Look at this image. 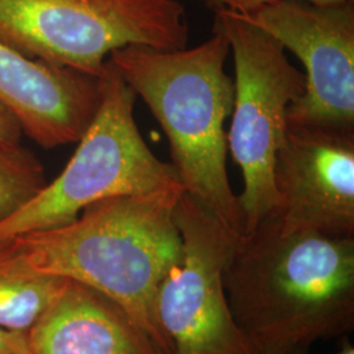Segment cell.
<instances>
[{"label":"cell","mask_w":354,"mask_h":354,"mask_svg":"<svg viewBox=\"0 0 354 354\" xmlns=\"http://www.w3.org/2000/svg\"><path fill=\"white\" fill-rule=\"evenodd\" d=\"M67 279L35 272L0 241V329L28 333L64 290Z\"/></svg>","instance_id":"cell-12"},{"label":"cell","mask_w":354,"mask_h":354,"mask_svg":"<svg viewBox=\"0 0 354 354\" xmlns=\"http://www.w3.org/2000/svg\"><path fill=\"white\" fill-rule=\"evenodd\" d=\"M0 100L44 149L77 143L102 102V79L30 61L0 44Z\"/></svg>","instance_id":"cell-10"},{"label":"cell","mask_w":354,"mask_h":354,"mask_svg":"<svg viewBox=\"0 0 354 354\" xmlns=\"http://www.w3.org/2000/svg\"><path fill=\"white\" fill-rule=\"evenodd\" d=\"M45 168L21 143H0V222L15 214L46 185Z\"/></svg>","instance_id":"cell-13"},{"label":"cell","mask_w":354,"mask_h":354,"mask_svg":"<svg viewBox=\"0 0 354 354\" xmlns=\"http://www.w3.org/2000/svg\"><path fill=\"white\" fill-rule=\"evenodd\" d=\"M241 16L306 68L304 96L289 108L288 127L354 130L353 0L330 6L274 0Z\"/></svg>","instance_id":"cell-8"},{"label":"cell","mask_w":354,"mask_h":354,"mask_svg":"<svg viewBox=\"0 0 354 354\" xmlns=\"http://www.w3.org/2000/svg\"><path fill=\"white\" fill-rule=\"evenodd\" d=\"M24 133L12 109L0 100V143H21Z\"/></svg>","instance_id":"cell-15"},{"label":"cell","mask_w":354,"mask_h":354,"mask_svg":"<svg viewBox=\"0 0 354 354\" xmlns=\"http://www.w3.org/2000/svg\"><path fill=\"white\" fill-rule=\"evenodd\" d=\"M183 189L117 196L92 203L68 225L7 239L35 272L71 279L118 304L163 352L174 348L158 322L156 294L181 261L174 209Z\"/></svg>","instance_id":"cell-2"},{"label":"cell","mask_w":354,"mask_h":354,"mask_svg":"<svg viewBox=\"0 0 354 354\" xmlns=\"http://www.w3.org/2000/svg\"><path fill=\"white\" fill-rule=\"evenodd\" d=\"M223 283L232 317L260 354L310 352L354 329V238L288 232L270 215L241 235Z\"/></svg>","instance_id":"cell-1"},{"label":"cell","mask_w":354,"mask_h":354,"mask_svg":"<svg viewBox=\"0 0 354 354\" xmlns=\"http://www.w3.org/2000/svg\"><path fill=\"white\" fill-rule=\"evenodd\" d=\"M205 1L215 6L216 10H227L239 15H248L274 0H205ZM304 1L313 3L317 6H330V4L344 3L346 0H304Z\"/></svg>","instance_id":"cell-14"},{"label":"cell","mask_w":354,"mask_h":354,"mask_svg":"<svg viewBox=\"0 0 354 354\" xmlns=\"http://www.w3.org/2000/svg\"><path fill=\"white\" fill-rule=\"evenodd\" d=\"M274 184L283 231L354 238V130L288 127Z\"/></svg>","instance_id":"cell-9"},{"label":"cell","mask_w":354,"mask_h":354,"mask_svg":"<svg viewBox=\"0 0 354 354\" xmlns=\"http://www.w3.org/2000/svg\"><path fill=\"white\" fill-rule=\"evenodd\" d=\"M310 352H306V351H302V352H297V353L294 354H308ZM333 354H354V346L352 342L348 340V336L346 337H342V346H340V349L339 351H336Z\"/></svg>","instance_id":"cell-17"},{"label":"cell","mask_w":354,"mask_h":354,"mask_svg":"<svg viewBox=\"0 0 354 354\" xmlns=\"http://www.w3.org/2000/svg\"><path fill=\"white\" fill-rule=\"evenodd\" d=\"M228 51L227 39L214 32L192 49L127 45L112 51L108 62L163 127L184 192L243 235L241 206L227 175L225 122L235 96L225 70Z\"/></svg>","instance_id":"cell-3"},{"label":"cell","mask_w":354,"mask_h":354,"mask_svg":"<svg viewBox=\"0 0 354 354\" xmlns=\"http://www.w3.org/2000/svg\"><path fill=\"white\" fill-rule=\"evenodd\" d=\"M214 32L225 36L234 53L227 149L243 176L238 201L247 234L279 212L274 167L288 133V111L304 96L306 76L276 38L239 13L216 10Z\"/></svg>","instance_id":"cell-6"},{"label":"cell","mask_w":354,"mask_h":354,"mask_svg":"<svg viewBox=\"0 0 354 354\" xmlns=\"http://www.w3.org/2000/svg\"><path fill=\"white\" fill-rule=\"evenodd\" d=\"M177 0H0V44L30 61L100 77L109 54L127 45L187 48Z\"/></svg>","instance_id":"cell-5"},{"label":"cell","mask_w":354,"mask_h":354,"mask_svg":"<svg viewBox=\"0 0 354 354\" xmlns=\"http://www.w3.org/2000/svg\"><path fill=\"white\" fill-rule=\"evenodd\" d=\"M26 339L30 354H167L118 304L71 279Z\"/></svg>","instance_id":"cell-11"},{"label":"cell","mask_w":354,"mask_h":354,"mask_svg":"<svg viewBox=\"0 0 354 354\" xmlns=\"http://www.w3.org/2000/svg\"><path fill=\"white\" fill-rule=\"evenodd\" d=\"M0 354H30L26 333L0 329Z\"/></svg>","instance_id":"cell-16"},{"label":"cell","mask_w":354,"mask_h":354,"mask_svg":"<svg viewBox=\"0 0 354 354\" xmlns=\"http://www.w3.org/2000/svg\"><path fill=\"white\" fill-rule=\"evenodd\" d=\"M102 102L61 175L0 222V241L61 227L89 205L117 196L183 189L174 165L156 158L134 118L137 95L106 62Z\"/></svg>","instance_id":"cell-4"},{"label":"cell","mask_w":354,"mask_h":354,"mask_svg":"<svg viewBox=\"0 0 354 354\" xmlns=\"http://www.w3.org/2000/svg\"><path fill=\"white\" fill-rule=\"evenodd\" d=\"M174 219L183 256L156 294L158 322L174 354H260L232 317L223 283L241 234L187 192Z\"/></svg>","instance_id":"cell-7"}]
</instances>
